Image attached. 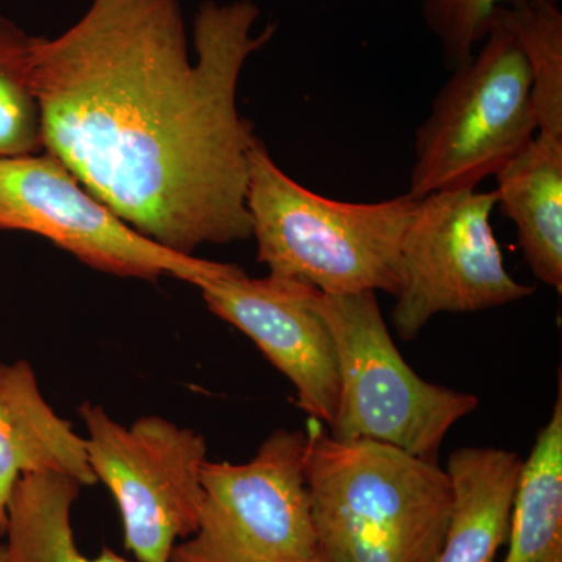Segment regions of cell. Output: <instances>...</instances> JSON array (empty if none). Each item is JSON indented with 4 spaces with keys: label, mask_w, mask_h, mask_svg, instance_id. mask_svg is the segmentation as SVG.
<instances>
[{
    "label": "cell",
    "mask_w": 562,
    "mask_h": 562,
    "mask_svg": "<svg viewBox=\"0 0 562 562\" xmlns=\"http://www.w3.org/2000/svg\"><path fill=\"white\" fill-rule=\"evenodd\" d=\"M308 432L276 430L241 464L205 461L198 530L171 562H302L319 552L305 480Z\"/></svg>",
    "instance_id": "cell-7"
},
{
    "label": "cell",
    "mask_w": 562,
    "mask_h": 562,
    "mask_svg": "<svg viewBox=\"0 0 562 562\" xmlns=\"http://www.w3.org/2000/svg\"><path fill=\"white\" fill-rule=\"evenodd\" d=\"M88 461L121 513L124 546L138 562H171L173 547L198 530L205 436L160 416L122 425L85 402Z\"/></svg>",
    "instance_id": "cell-6"
},
{
    "label": "cell",
    "mask_w": 562,
    "mask_h": 562,
    "mask_svg": "<svg viewBox=\"0 0 562 562\" xmlns=\"http://www.w3.org/2000/svg\"><path fill=\"white\" fill-rule=\"evenodd\" d=\"M251 0H206L192 24L181 0H88L79 21L36 36L44 150L140 235L194 257L251 238L254 125L238 109L254 35Z\"/></svg>",
    "instance_id": "cell-1"
},
{
    "label": "cell",
    "mask_w": 562,
    "mask_h": 562,
    "mask_svg": "<svg viewBox=\"0 0 562 562\" xmlns=\"http://www.w3.org/2000/svg\"><path fill=\"white\" fill-rule=\"evenodd\" d=\"M55 472L81 486L98 483L87 442L44 398L29 361H0V536L11 492L22 476Z\"/></svg>",
    "instance_id": "cell-11"
},
{
    "label": "cell",
    "mask_w": 562,
    "mask_h": 562,
    "mask_svg": "<svg viewBox=\"0 0 562 562\" xmlns=\"http://www.w3.org/2000/svg\"><path fill=\"white\" fill-rule=\"evenodd\" d=\"M35 40L16 22L0 16V160L44 150Z\"/></svg>",
    "instance_id": "cell-17"
},
{
    "label": "cell",
    "mask_w": 562,
    "mask_h": 562,
    "mask_svg": "<svg viewBox=\"0 0 562 562\" xmlns=\"http://www.w3.org/2000/svg\"><path fill=\"white\" fill-rule=\"evenodd\" d=\"M0 231L33 233L124 279L173 277L198 288L235 266L177 254L140 235L47 150L0 160Z\"/></svg>",
    "instance_id": "cell-9"
},
{
    "label": "cell",
    "mask_w": 562,
    "mask_h": 562,
    "mask_svg": "<svg viewBox=\"0 0 562 562\" xmlns=\"http://www.w3.org/2000/svg\"><path fill=\"white\" fill-rule=\"evenodd\" d=\"M302 562H333V561L328 560V558L325 557V554L317 552L316 554H314V557L310 558V560L302 561Z\"/></svg>",
    "instance_id": "cell-20"
},
{
    "label": "cell",
    "mask_w": 562,
    "mask_h": 562,
    "mask_svg": "<svg viewBox=\"0 0 562 562\" xmlns=\"http://www.w3.org/2000/svg\"><path fill=\"white\" fill-rule=\"evenodd\" d=\"M494 21L512 33L531 76L538 135L562 139V11L558 0H512Z\"/></svg>",
    "instance_id": "cell-16"
},
{
    "label": "cell",
    "mask_w": 562,
    "mask_h": 562,
    "mask_svg": "<svg viewBox=\"0 0 562 562\" xmlns=\"http://www.w3.org/2000/svg\"><path fill=\"white\" fill-rule=\"evenodd\" d=\"M317 303L338 357L333 438L386 443L436 461L453 425L479 408V397L425 382L409 368L383 319L376 292H321Z\"/></svg>",
    "instance_id": "cell-5"
},
{
    "label": "cell",
    "mask_w": 562,
    "mask_h": 562,
    "mask_svg": "<svg viewBox=\"0 0 562 562\" xmlns=\"http://www.w3.org/2000/svg\"><path fill=\"white\" fill-rule=\"evenodd\" d=\"M214 316L249 336L297 392V405L321 424L335 420L339 371L330 327L319 310L321 291L303 281L251 279L238 266L199 284Z\"/></svg>",
    "instance_id": "cell-10"
},
{
    "label": "cell",
    "mask_w": 562,
    "mask_h": 562,
    "mask_svg": "<svg viewBox=\"0 0 562 562\" xmlns=\"http://www.w3.org/2000/svg\"><path fill=\"white\" fill-rule=\"evenodd\" d=\"M524 460L512 450L462 447L447 461L452 516L436 562H494L508 539Z\"/></svg>",
    "instance_id": "cell-12"
},
{
    "label": "cell",
    "mask_w": 562,
    "mask_h": 562,
    "mask_svg": "<svg viewBox=\"0 0 562 562\" xmlns=\"http://www.w3.org/2000/svg\"><path fill=\"white\" fill-rule=\"evenodd\" d=\"M497 179V205L513 221L532 276L562 292V139L536 135Z\"/></svg>",
    "instance_id": "cell-13"
},
{
    "label": "cell",
    "mask_w": 562,
    "mask_h": 562,
    "mask_svg": "<svg viewBox=\"0 0 562 562\" xmlns=\"http://www.w3.org/2000/svg\"><path fill=\"white\" fill-rule=\"evenodd\" d=\"M512 0H422L425 22L441 44L443 65H468L492 27L497 9Z\"/></svg>",
    "instance_id": "cell-18"
},
{
    "label": "cell",
    "mask_w": 562,
    "mask_h": 562,
    "mask_svg": "<svg viewBox=\"0 0 562 562\" xmlns=\"http://www.w3.org/2000/svg\"><path fill=\"white\" fill-rule=\"evenodd\" d=\"M416 199L333 201L302 187L255 138L249 154L247 210L257 258L272 276L312 284L324 294L402 286V239Z\"/></svg>",
    "instance_id": "cell-3"
},
{
    "label": "cell",
    "mask_w": 562,
    "mask_h": 562,
    "mask_svg": "<svg viewBox=\"0 0 562 562\" xmlns=\"http://www.w3.org/2000/svg\"><path fill=\"white\" fill-rule=\"evenodd\" d=\"M497 192H435L419 199L402 239V286L391 321L412 341L438 314L498 308L535 288L506 271L491 214Z\"/></svg>",
    "instance_id": "cell-8"
},
{
    "label": "cell",
    "mask_w": 562,
    "mask_h": 562,
    "mask_svg": "<svg viewBox=\"0 0 562 562\" xmlns=\"http://www.w3.org/2000/svg\"><path fill=\"white\" fill-rule=\"evenodd\" d=\"M536 135L527 60L512 33L492 21L482 49L453 70L417 127L408 195L476 190Z\"/></svg>",
    "instance_id": "cell-4"
},
{
    "label": "cell",
    "mask_w": 562,
    "mask_h": 562,
    "mask_svg": "<svg viewBox=\"0 0 562 562\" xmlns=\"http://www.w3.org/2000/svg\"><path fill=\"white\" fill-rule=\"evenodd\" d=\"M0 562H13L11 561L9 549L5 543H0Z\"/></svg>",
    "instance_id": "cell-19"
},
{
    "label": "cell",
    "mask_w": 562,
    "mask_h": 562,
    "mask_svg": "<svg viewBox=\"0 0 562 562\" xmlns=\"http://www.w3.org/2000/svg\"><path fill=\"white\" fill-rule=\"evenodd\" d=\"M308 432L305 480L319 552L333 562H436L453 490L438 462L386 443Z\"/></svg>",
    "instance_id": "cell-2"
},
{
    "label": "cell",
    "mask_w": 562,
    "mask_h": 562,
    "mask_svg": "<svg viewBox=\"0 0 562 562\" xmlns=\"http://www.w3.org/2000/svg\"><path fill=\"white\" fill-rule=\"evenodd\" d=\"M503 562H562V379L552 416L524 461Z\"/></svg>",
    "instance_id": "cell-14"
},
{
    "label": "cell",
    "mask_w": 562,
    "mask_h": 562,
    "mask_svg": "<svg viewBox=\"0 0 562 562\" xmlns=\"http://www.w3.org/2000/svg\"><path fill=\"white\" fill-rule=\"evenodd\" d=\"M81 484L61 473L24 475L7 508V549L13 562H132L109 547L98 557L81 553L72 528V506Z\"/></svg>",
    "instance_id": "cell-15"
}]
</instances>
